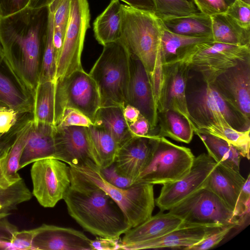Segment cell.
Instances as JSON below:
<instances>
[{"label":"cell","instance_id":"53","mask_svg":"<svg viewBox=\"0 0 250 250\" xmlns=\"http://www.w3.org/2000/svg\"><path fill=\"white\" fill-rule=\"evenodd\" d=\"M55 0H30L28 7L33 9H38L48 7Z\"/></svg>","mask_w":250,"mask_h":250},{"label":"cell","instance_id":"57","mask_svg":"<svg viewBox=\"0 0 250 250\" xmlns=\"http://www.w3.org/2000/svg\"><path fill=\"white\" fill-rule=\"evenodd\" d=\"M1 134H0V135H1Z\"/></svg>","mask_w":250,"mask_h":250},{"label":"cell","instance_id":"36","mask_svg":"<svg viewBox=\"0 0 250 250\" xmlns=\"http://www.w3.org/2000/svg\"><path fill=\"white\" fill-rule=\"evenodd\" d=\"M210 41H213L212 39L208 37H191L173 33L164 24L161 43L163 64L173 60L180 51L188 46Z\"/></svg>","mask_w":250,"mask_h":250},{"label":"cell","instance_id":"30","mask_svg":"<svg viewBox=\"0 0 250 250\" xmlns=\"http://www.w3.org/2000/svg\"><path fill=\"white\" fill-rule=\"evenodd\" d=\"M157 127L158 136L186 144L191 141L196 129L191 121L172 110L158 112Z\"/></svg>","mask_w":250,"mask_h":250},{"label":"cell","instance_id":"41","mask_svg":"<svg viewBox=\"0 0 250 250\" xmlns=\"http://www.w3.org/2000/svg\"><path fill=\"white\" fill-rule=\"evenodd\" d=\"M237 227L235 225L221 226L198 243L188 248V250H206L213 248L219 244L230 231Z\"/></svg>","mask_w":250,"mask_h":250},{"label":"cell","instance_id":"24","mask_svg":"<svg viewBox=\"0 0 250 250\" xmlns=\"http://www.w3.org/2000/svg\"><path fill=\"white\" fill-rule=\"evenodd\" d=\"M55 126L44 123L32 125L20 161V169L37 160L54 158Z\"/></svg>","mask_w":250,"mask_h":250},{"label":"cell","instance_id":"18","mask_svg":"<svg viewBox=\"0 0 250 250\" xmlns=\"http://www.w3.org/2000/svg\"><path fill=\"white\" fill-rule=\"evenodd\" d=\"M55 154L54 158L69 166H79L90 159L86 127L55 126Z\"/></svg>","mask_w":250,"mask_h":250},{"label":"cell","instance_id":"39","mask_svg":"<svg viewBox=\"0 0 250 250\" xmlns=\"http://www.w3.org/2000/svg\"><path fill=\"white\" fill-rule=\"evenodd\" d=\"M53 38V14L49 10L48 33L42 56L39 83L55 80L57 59Z\"/></svg>","mask_w":250,"mask_h":250},{"label":"cell","instance_id":"2","mask_svg":"<svg viewBox=\"0 0 250 250\" xmlns=\"http://www.w3.org/2000/svg\"><path fill=\"white\" fill-rule=\"evenodd\" d=\"M69 167L71 184L63 199L69 215L93 235L120 237L131 228L120 207L103 189Z\"/></svg>","mask_w":250,"mask_h":250},{"label":"cell","instance_id":"45","mask_svg":"<svg viewBox=\"0 0 250 250\" xmlns=\"http://www.w3.org/2000/svg\"><path fill=\"white\" fill-rule=\"evenodd\" d=\"M199 12L212 16L225 13L228 6L224 0H192Z\"/></svg>","mask_w":250,"mask_h":250},{"label":"cell","instance_id":"26","mask_svg":"<svg viewBox=\"0 0 250 250\" xmlns=\"http://www.w3.org/2000/svg\"><path fill=\"white\" fill-rule=\"evenodd\" d=\"M0 103L19 113H32L33 98L19 85L0 51Z\"/></svg>","mask_w":250,"mask_h":250},{"label":"cell","instance_id":"17","mask_svg":"<svg viewBox=\"0 0 250 250\" xmlns=\"http://www.w3.org/2000/svg\"><path fill=\"white\" fill-rule=\"evenodd\" d=\"M155 135L133 136L119 147L114 163L121 174L137 182L151 158Z\"/></svg>","mask_w":250,"mask_h":250},{"label":"cell","instance_id":"47","mask_svg":"<svg viewBox=\"0 0 250 250\" xmlns=\"http://www.w3.org/2000/svg\"><path fill=\"white\" fill-rule=\"evenodd\" d=\"M30 0H0V19L16 13L28 6Z\"/></svg>","mask_w":250,"mask_h":250},{"label":"cell","instance_id":"54","mask_svg":"<svg viewBox=\"0 0 250 250\" xmlns=\"http://www.w3.org/2000/svg\"><path fill=\"white\" fill-rule=\"evenodd\" d=\"M224 0L225 1L226 3L227 4V5L229 6L230 4H231L232 3H233L235 0Z\"/></svg>","mask_w":250,"mask_h":250},{"label":"cell","instance_id":"55","mask_svg":"<svg viewBox=\"0 0 250 250\" xmlns=\"http://www.w3.org/2000/svg\"><path fill=\"white\" fill-rule=\"evenodd\" d=\"M241 0L248 4H250V0Z\"/></svg>","mask_w":250,"mask_h":250},{"label":"cell","instance_id":"43","mask_svg":"<svg viewBox=\"0 0 250 250\" xmlns=\"http://www.w3.org/2000/svg\"><path fill=\"white\" fill-rule=\"evenodd\" d=\"M100 169L106 181L116 187L128 188L137 183L121 174L118 170L114 163L105 168Z\"/></svg>","mask_w":250,"mask_h":250},{"label":"cell","instance_id":"22","mask_svg":"<svg viewBox=\"0 0 250 250\" xmlns=\"http://www.w3.org/2000/svg\"><path fill=\"white\" fill-rule=\"evenodd\" d=\"M217 225L181 226L157 238L137 246L135 250L165 248L186 250L210 234L218 228Z\"/></svg>","mask_w":250,"mask_h":250},{"label":"cell","instance_id":"13","mask_svg":"<svg viewBox=\"0 0 250 250\" xmlns=\"http://www.w3.org/2000/svg\"><path fill=\"white\" fill-rule=\"evenodd\" d=\"M208 154L195 157L189 172L180 179L163 185L155 204L161 211L168 210L178 203L203 188L216 165Z\"/></svg>","mask_w":250,"mask_h":250},{"label":"cell","instance_id":"11","mask_svg":"<svg viewBox=\"0 0 250 250\" xmlns=\"http://www.w3.org/2000/svg\"><path fill=\"white\" fill-rule=\"evenodd\" d=\"M33 195L44 208H53L63 199L71 184L69 166L47 158L33 162L31 169Z\"/></svg>","mask_w":250,"mask_h":250},{"label":"cell","instance_id":"12","mask_svg":"<svg viewBox=\"0 0 250 250\" xmlns=\"http://www.w3.org/2000/svg\"><path fill=\"white\" fill-rule=\"evenodd\" d=\"M56 80L57 97L62 111L65 108L77 109L94 125L101 99L97 85L89 74L82 68Z\"/></svg>","mask_w":250,"mask_h":250},{"label":"cell","instance_id":"25","mask_svg":"<svg viewBox=\"0 0 250 250\" xmlns=\"http://www.w3.org/2000/svg\"><path fill=\"white\" fill-rule=\"evenodd\" d=\"M56 80L39 83L33 96V122L56 126L62 113L58 103Z\"/></svg>","mask_w":250,"mask_h":250},{"label":"cell","instance_id":"42","mask_svg":"<svg viewBox=\"0 0 250 250\" xmlns=\"http://www.w3.org/2000/svg\"><path fill=\"white\" fill-rule=\"evenodd\" d=\"M225 13L241 27L250 29V4L241 0H235L228 6Z\"/></svg>","mask_w":250,"mask_h":250},{"label":"cell","instance_id":"34","mask_svg":"<svg viewBox=\"0 0 250 250\" xmlns=\"http://www.w3.org/2000/svg\"><path fill=\"white\" fill-rule=\"evenodd\" d=\"M218 137L233 146L241 156L250 159V129L239 131L233 128L225 118L220 116L208 125L196 129Z\"/></svg>","mask_w":250,"mask_h":250},{"label":"cell","instance_id":"29","mask_svg":"<svg viewBox=\"0 0 250 250\" xmlns=\"http://www.w3.org/2000/svg\"><path fill=\"white\" fill-rule=\"evenodd\" d=\"M87 129L91 160L101 169L112 164L119 147L115 139L107 131L94 125Z\"/></svg>","mask_w":250,"mask_h":250},{"label":"cell","instance_id":"40","mask_svg":"<svg viewBox=\"0 0 250 250\" xmlns=\"http://www.w3.org/2000/svg\"><path fill=\"white\" fill-rule=\"evenodd\" d=\"M234 215L239 222V227L249 220L250 212V175L247 178L241 190L234 210Z\"/></svg>","mask_w":250,"mask_h":250},{"label":"cell","instance_id":"16","mask_svg":"<svg viewBox=\"0 0 250 250\" xmlns=\"http://www.w3.org/2000/svg\"><path fill=\"white\" fill-rule=\"evenodd\" d=\"M189 69L182 63L163 64L162 80L158 98V112L172 110L190 120L188 110L186 88Z\"/></svg>","mask_w":250,"mask_h":250},{"label":"cell","instance_id":"56","mask_svg":"<svg viewBox=\"0 0 250 250\" xmlns=\"http://www.w3.org/2000/svg\"><path fill=\"white\" fill-rule=\"evenodd\" d=\"M2 106H4L3 104H1L0 103V107H2ZM5 107H6V106H5Z\"/></svg>","mask_w":250,"mask_h":250},{"label":"cell","instance_id":"48","mask_svg":"<svg viewBox=\"0 0 250 250\" xmlns=\"http://www.w3.org/2000/svg\"><path fill=\"white\" fill-rule=\"evenodd\" d=\"M20 114L13 109L0 107V134L9 130L16 124Z\"/></svg>","mask_w":250,"mask_h":250},{"label":"cell","instance_id":"46","mask_svg":"<svg viewBox=\"0 0 250 250\" xmlns=\"http://www.w3.org/2000/svg\"><path fill=\"white\" fill-rule=\"evenodd\" d=\"M35 229L18 231L14 233L11 243L14 250H32Z\"/></svg>","mask_w":250,"mask_h":250},{"label":"cell","instance_id":"20","mask_svg":"<svg viewBox=\"0 0 250 250\" xmlns=\"http://www.w3.org/2000/svg\"><path fill=\"white\" fill-rule=\"evenodd\" d=\"M26 114L19 116L16 124L6 132L0 135V158L10 148L21 129L30 120ZM32 193L22 179L7 188H0V217H5L17 208L21 203L29 200Z\"/></svg>","mask_w":250,"mask_h":250},{"label":"cell","instance_id":"14","mask_svg":"<svg viewBox=\"0 0 250 250\" xmlns=\"http://www.w3.org/2000/svg\"><path fill=\"white\" fill-rule=\"evenodd\" d=\"M212 84L226 101L250 122V59L229 68Z\"/></svg>","mask_w":250,"mask_h":250},{"label":"cell","instance_id":"8","mask_svg":"<svg viewBox=\"0 0 250 250\" xmlns=\"http://www.w3.org/2000/svg\"><path fill=\"white\" fill-rule=\"evenodd\" d=\"M194 157L189 148L156 135L151 158L137 182L163 185L177 181L189 172Z\"/></svg>","mask_w":250,"mask_h":250},{"label":"cell","instance_id":"23","mask_svg":"<svg viewBox=\"0 0 250 250\" xmlns=\"http://www.w3.org/2000/svg\"><path fill=\"white\" fill-rule=\"evenodd\" d=\"M245 181L239 171L217 163L203 187L214 193L233 211Z\"/></svg>","mask_w":250,"mask_h":250},{"label":"cell","instance_id":"38","mask_svg":"<svg viewBox=\"0 0 250 250\" xmlns=\"http://www.w3.org/2000/svg\"><path fill=\"white\" fill-rule=\"evenodd\" d=\"M155 15L161 19L188 16L199 11L192 0H153Z\"/></svg>","mask_w":250,"mask_h":250},{"label":"cell","instance_id":"6","mask_svg":"<svg viewBox=\"0 0 250 250\" xmlns=\"http://www.w3.org/2000/svg\"><path fill=\"white\" fill-rule=\"evenodd\" d=\"M250 59V47L213 41L195 44L180 51L165 64L180 62L198 74L208 83L229 68Z\"/></svg>","mask_w":250,"mask_h":250},{"label":"cell","instance_id":"52","mask_svg":"<svg viewBox=\"0 0 250 250\" xmlns=\"http://www.w3.org/2000/svg\"><path fill=\"white\" fill-rule=\"evenodd\" d=\"M123 114L129 124L136 121L141 114L137 108L127 104L123 108Z\"/></svg>","mask_w":250,"mask_h":250},{"label":"cell","instance_id":"15","mask_svg":"<svg viewBox=\"0 0 250 250\" xmlns=\"http://www.w3.org/2000/svg\"><path fill=\"white\" fill-rule=\"evenodd\" d=\"M127 104L139 110L148 121L151 134L157 135L158 111L150 78L141 62L130 54Z\"/></svg>","mask_w":250,"mask_h":250},{"label":"cell","instance_id":"4","mask_svg":"<svg viewBox=\"0 0 250 250\" xmlns=\"http://www.w3.org/2000/svg\"><path fill=\"white\" fill-rule=\"evenodd\" d=\"M186 97L190 119L196 129L208 125L222 116L233 128L250 129L248 121L226 101L212 83L205 82L197 73L189 70Z\"/></svg>","mask_w":250,"mask_h":250},{"label":"cell","instance_id":"28","mask_svg":"<svg viewBox=\"0 0 250 250\" xmlns=\"http://www.w3.org/2000/svg\"><path fill=\"white\" fill-rule=\"evenodd\" d=\"M122 4L119 0H112L93 22L96 40L104 46L119 40L121 37Z\"/></svg>","mask_w":250,"mask_h":250},{"label":"cell","instance_id":"10","mask_svg":"<svg viewBox=\"0 0 250 250\" xmlns=\"http://www.w3.org/2000/svg\"><path fill=\"white\" fill-rule=\"evenodd\" d=\"M90 19L88 0H70L69 21L57 60L55 80L83 68L81 56Z\"/></svg>","mask_w":250,"mask_h":250},{"label":"cell","instance_id":"3","mask_svg":"<svg viewBox=\"0 0 250 250\" xmlns=\"http://www.w3.org/2000/svg\"><path fill=\"white\" fill-rule=\"evenodd\" d=\"M119 39L129 53L138 59L151 79L156 63L162 62L161 43L164 23L155 14L122 4Z\"/></svg>","mask_w":250,"mask_h":250},{"label":"cell","instance_id":"7","mask_svg":"<svg viewBox=\"0 0 250 250\" xmlns=\"http://www.w3.org/2000/svg\"><path fill=\"white\" fill-rule=\"evenodd\" d=\"M70 166L108 193L122 210L131 228L152 216L155 207L153 185L137 182L128 188L113 186L106 181L91 159L82 165Z\"/></svg>","mask_w":250,"mask_h":250},{"label":"cell","instance_id":"19","mask_svg":"<svg viewBox=\"0 0 250 250\" xmlns=\"http://www.w3.org/2000/svg\"><path fill=\"white\" fill-rule=\"evenodd\" d=\"M35 229L32 250H92V240L78 230L47 224Z\"/></svg>","mask_w":250,"mask_h":250},{"label":"cell","instance_id":"33","mask_svg":"<svg viewBox=\"0 0 250 250\" xmlns=\"http://www.w3.org/2000/svg\"><path fill=\"white\" fill-rule=\"evenodd\" d=\"M161 20L165 27L173 33L191 37L212 38L211 17L200 12L186 16Z\"/></svg>","mask_w":250,"mask_h":250},{"label":"cell","instance_id":"37","mask_svg":"<svg viewBox=\"0 0 250 250\" xmlns=\"http://www.w3.org/2000/svg\"><path fill=\"white\" fill-rule=\"evenodd\" d=\"M70 0H55L49 6L53 14V44L57 60L69 18Z\"/></svg>","mask_w":250,"mask_h":250},{"label":"cell","instance_id":"9","mask_svg":"<svg viewBox=\"0 0 250 250\" xmlns=\"http://www.w3.org/2000/svg\"><path fill=\"white\" fill-rule=\"evenodd\" d=\"M168 211L183 220L182 226L235 225L239 227L233 211L217 195L204 187Z\"/></svg>","mask_w":250,"mask_h":250},{"label":"cell","instance_id":"27","mask_svg":"<svg viewBox=\"0 0 250 250\" xmlns=\"http://www.w3.org/2000/svg\"><path fill=\"white\" fill-rule=\"evenodd\" d=\"M32 123L33 118L20 131L10 148L0 158V188H9L22 179L18 171Z\"/></svg>","mask_w":250,"mask_h":250},{"label":"cell","instance_id":"44","mask_svg":"<svg viewBox=\"0 0 250 250\" xmlns=\"http://www.w3.org/2000/svg\"><path fill=\"white\" fill-rule=\"evenodd\" d=\"M92 125L93 124L91 121L82 112L74 108H65L56 126H81L88 127Z\"/></svg>","mask_w":250,"mask_h":250},{"label":"cell","instance_id":"31","mask_svg":"<svg viewBox=\"0 0 250 250\" xmlns=\"http://www.w3.org/2000/svg\"><path fill=\"white\" fill-rule=\"evenodd\" d=\"M210 17L213 42L250 47V29L241 27L226 13Z\"/></svg>","mask_w":250,"mask_h":250},{"label":"cell","instance_id":"21","mask_svg":"<svg viewBox=\"0 0 250 250\" xmlns=\"http://www.w3.org/2000/svg\"><path fill=\"white\" fill-rule=\"evenodd\" d=\"M183 220L169 212L160 211L138 226L130 228L121 239V250H135L139 245L161 237L179 227Z\"/></svg>","mask_w":250,"mask_h":250},{"label":"cell","instance_id":"35","mask_svg":"<svg viewBox=\"0 0 250 250\" xmlns=\"http://www.w3.org/2000/svg\"><path fill=\"white\" fill-rule=\"evenodd\" d=\"M204 144L208 154L217 164L239 171L241 155L226 141L211 134L195 131Z\"/></svg>","mask_w":250,"mask_h":250},{"label":"cell","instance_id":"51","mask_svg":"<svg viewBox=\"0 0 250 250\" xmlns=\"http://www.w3.org/2000/svg\"><path fill=\"white\" fill-rule=\"evenodd\" d=\"M124 1L127 5L145 11L155 14V5L153 0H119Z\"/></svg>","mask_w":250,"mask_h":250},{"label":"cell","instance_id":"1","mask_svg":"<svg viewBox=\"0 0 250 250\" xmlns=\"http://www.w3.org/2000/svg\"><path fill=\"white\" fill-rule=\"evenodd\" d=\"M49 18L48 7H27L0 19V51L19 85L33 98L39 83Z\"/></svg>","mask_w":250,"mask_h":250},{"label":"cell","instance_id":"49","mask_svg":"<svg viewBox=\"0 0 250 250\" xmlns=\"http://www.w3.org/2000/svg\"><path fill=\"white\" fill-rule=\"evenodd\" d=\"M92 250H121V238H106L96 236L92 240Z\"/></svg>","mask_w":250,"mask_h":250},{"label":"cell","instance_id":"5","mask_svg":"<svg viewBox=\"0 0 250 250\" xmlns=\"http://www.w3.org/2000/svg\"><path fill=\"white\" fill-rule=\"evenodd\" d=\"M103 46L89 74L98 87L101 106L124 107L130 77V53L120 40Z\"/></svg>","mask_w":250,"mask_h":250},{"label":"cell","instance_id":"50","mask_svg":"<svg viewBox=\"0 0 250 250\" xmlns=\"http://www.w3.org/2000/svg\"><path fill=\"white\" fill-rule=\"evenodd\" d=\"M129 128L133 136L151 135L149 123L147 120L141 114L136 121L129 124Z\"/></svg>","mask_w":250,"mask_h":250},{"label":"cell","instance_id":"32","mask_svg":"<svg viewBox=\"0 0 250 250\" xmlns=\"http://www.w3.org/2000/svg\"><path fill=\"white\" fill-rule=\"evenodd\" d=\"M123 108L119 105L100 107L96 113L94 123L109 132L119 146L133 136L124 116Z\"/></svg>","mask_w":250,"mask_h":250}]
</instances>
